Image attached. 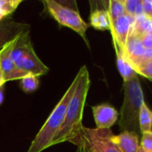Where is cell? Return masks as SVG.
<instances>
[{
    "mask_svg": "<svg viewBox=\"0 0 152 152\" xmlns=\"http://www.w3.org/2000/svg\"><path fill=\"white\" fill-rule=\"evenodd\" d=\"M4 102V86L0 87V105Z\"/></svg>",
    "mask_w": 152,
    "mask_h": 152,
    "instance_id": "24",
    "label": "cell"
},
{
    "mask_svg": "<svg viewBox=\"0 0 152 152\" xmlns=\"http://www.w3.org/2000/svg\"><path fill=\"white\" fill-rule=\"evenodd\" d=\"M110 129L88 128L83 126L78 137L71 143L82 145L86 152H121L111 140Z\"/></svg>",
    "mask_w": 152,
    "mask_h": 152,
    "instance_id": "5",
    "label": "cell"
},
{
    "mask_svg": "<svg viewBox=\"0 0 152 152\" xmlns=\"http://www.w3.org/2000/svg\"><path fill=\"white\" fill-rule=\"evenodd\" d=\"M90 25L98 30H110L111 24L107 9H92L90 14Z\"/></svg>",
    "mask_w": 152,
    "mask_h": 152,
    "instance_id": "12",
    "label": "cell"
},
{
    "mask_svg": "<svg viewBox=\"0 0 152 152\" xmlns=\"http://www.w3.org/2000/svg\"><path fill=\"white\" fill-rule=\"evenodd\" d=\"M11 57L16 67L27 73L35 76H42L49 71V69L37 57L32 45L29 31L20 35L11 51Z\"/></svg>",
    "mask_w": 152,
    "mask_h": 152,
    "instance_id": "4",
    "label": "cell"
},
{
    "mask_svg": "<svg viewBox=\"0 0 152 152\" xmlns=\"http://www.w3.org/2000/svg\"><path fill=\"white\" fill-rule=\"evenodd\" d=\"M140 146L145 152H152V131L142 134Z\"/></svg>",
    "mask_w": 152,
    "mask_h": 152,
    "instance_id": "18",
    "label": "cell"
},
{
    "mask_svg": "<svg viewBox=\"0 0 152 152\" xmlns=\"http://www.w3.org/2000/svg\"><path fill=\"white\" fill-rule=\"evenodd\" d=\"M30 25L28 23L14 21L4 19L0 20V49L9 42L16 39L20 35L29 31Z\"/></svg>",
    "mask_w": 152,
    "mask_h": 152,
    "instance_id": "9",
    "label": "cell"
},
{
    "mask_svg": "<svg viewBox=\"0 0 152 152\" xmlns=\"http://www.w3.org/2000/svg\"><path fill=\"white\" fill-rule=\"evenodd\" d=\"M76 152H86V151L82 145H79V146H77V150Z\"/></svg>",
    "mask_w": 152,
    "mask_h": 152,
    "instance_id": "26",
    "label": "cell"
},
{
    "mask_svg": "<svg viewBox=\"0 0 152 152\" xmlns=\"http://www.w3.org/2000/svg\"><path fill=\"white\" fill-rule=\"evenodd\" d=\"M139 126L142 134L152 131V110L146 102L142 104L139 114Z\"/></svg>",
    "mask_w": 152,
    "mask_h": 152,
    "instance_id": "14",
    "label": "cell"
},
{
    "mask_svg": "<svg viewBox=\"0 0 152 152\" xmlns=\"http://www.w3.org/2000/svg\"><path fill=\"white\" fill-rule=\"evenodd\" d=\"M142 44L145 49H152V32L145 34L142 37Z\"/></svg>",
    "mask_w": 152,
    "mask_h": 152,
    "instance_id": "22",
    "label": "cell"
},
{
    "mask_svg": "<svg viewBox=\"0 0 152 152\" xmlns=\"http://www.w3.org/2000/svg\"><path fill=\"white\" fill-rule=\"evenodd\" d=\"M137 152H145V151H144L142 149V147L140 146V147H139V149H138V151H137Z\"/></svg>",
    "mask_w": 152,
    "mask_h": 152,
    "instance_id": "27",
    "label": "cell"
},
{
    "mask_svg": "<svg viewBox=\"0 0 152 152\" xmlns=\"http://www.w3.org/2000/svg\"><path fill=\"white\" fill-rule=\"evenodd\" d=\"M2 49V48H1ZM1 49H0V55H1Z\"/></svg>",
    "mask_w": 152,
    "mask_h": 152,
    "instance_id": "28",
    "label": "cell"
},
{
    "mask_svg": "<svg viewBox=\"0 0 152 152\" xmlns=\"http://www.w3.org/2000/svg\"><path fill=\"white\" fill-rule=\"evenodd\" d=\"M4 83H5V81H4V79L3 77V74H2V71L0 69V87L3 86L4 85Z\"/></svg>",
    "mask_w": 152,
    "mask_h": 152,
    "instance_id": "25",
    "label": "cell"
},
{
    "mask_svg": "<svg viewBox=\"0 0 152 152\" xmlns=\"http://www.w3.org/2000/svg\"><path fill=\"white\" fill-rule=\"evenodd\" d=\"M78 79L79 77L77 74L76 77L72 81L71 85L69 86L62 98L54 107L47 120L43 125L39 132L37 134L27 152H42L52 146V142L56 134L61 129L64 122L68 105L76 91Z\"/></svg>",
    "mask_w": 152,
    "mask_h": 152,
    "instance_id": "2",
    "label": "cell"
},
{
    "mask_svg": "<svg viewBox=\"0 0 152 152\" xmlns=\"http://www.w3.org/2000/svg\"><path fill=\"white\" fill-rule=\"evenodd\" d=\"M44 4L49 13L61 26L68 27L78 33L89 47V42L86 37V30L89 24L81 18L78 10L61 5L54 0H45Z\"/></svg>",
    "mask_w": 152,
    "mask_h": 152,
    "instance_id": "6",
    "label": "cell"
},
{
    "mask_svg": "<svg viewBox=\"0 0 152 152\" xmlns=\"http://www.w3.org/2000/svg\"><path fill=\"white\" fill-rule=\"evenodd\" d=\"M107 11L111 24L119 17L126 14L124 0H110L109 2V6L107 7Z\"/></svg>",
    "mask_w": 152,
    "mask_h": 152,
    "instance_id": "15",
    "label": "cell"
},
{
    "mask_svg": "<svg viewBox=\"0 0 152 152\" xmlns=\"http://www.w3.org/2000/svg\"><path fill=\"white\" fill-rule=\"evenodd\" d=\"M116 50V54H117V66L118 69V71L120 75L122 76L124 82L130 81L136 77L138 74L134 70V69L131 66V64L126 60L124 57L123 52L117 46H114Z\"/></svg>",
    "mask_w": 152,
    "mask_h": 152,
    "instance_id": "13",
    "label": "cell"
},
{
    "mask_svg": "<svg viewBox=\"0 0 152 152\" xmlns=\"http://www.w3.org/2000/svg\"><path fill=\"white\" fill-rule=\"evenodd\" d=\"M137 74H140L149 79L152 80V60L147 62L143 67L136 70Z\"/></svg>",
    "mask_w": 152,
    "mask_h": 152,
    "instance_id": "20",
    "label": "cell"
},
{
    "mask_svg": "<svg viewBox=\"0 0 152 152\" xmlns=\"http://www.w3.org/2000/svg\"><path fill=\"white\" fill-rule=\"evenodd\" d=\"M143 15L152 20V0H142Z\"/></svg>",
    "mask_w": 152,
    "mask_h": 152,
    "instance_id": "21",
    "label": "cell"
},
{
    "mask_svg": "<svg viewBox=\"0 0 152 152\" xmlns=\"http://www.w3.org/2000/svg\"><path fill=\"white\" fill-rule=\"evenodd\" d=\"M143 15V11H142V0H138V4L136 6V11H135V18L140 17Z\"/></svg>",
    "mask_w": 152,
    "mask_h": 152,
    "instance_id": "23",
    "label": "cell"
},
{
    "mask_svg": "<svg viewBox=\"0 0 152 152\" xmlns=\"http://www.w3.org/2000/svg\"><path fill=\"white\" fill-rule=\"evenodd\" d=\"M135 18H131L126 14L119 17L110 26V33L112 35L114 46L118 47L124 52L127 39L130 35L131 28L134 24Z\"/></svg>",
    "mask_w": 152,
    "mask_h": 152,
    "instance_id": "8",
    "label": "cell"
},
{
    "mask_svg": "<svg viewBox=\"0 0 152 152\" xmlns=\"http://www.w3.org/2000/svg\"><path fill=\"white\" fill-rule=\"evenodd\" d=\"M124 102L120 110L118 125L123 131L140 134L139 114L144 102L143 93L138 76L134 79L124 82Z\"/></svg>",
    "mask_w": 152,
    "mask_h": 152,
    "instance_id": "3",
    "label": "cell"
},
{
    "mask_svg": "<svg viewBox=\"0 0 152 152\" xmlns=\"http://www.w3.org/2000/svg\"><path fill=\"white\" fill-rule=\"evenodd\" d=\"M39 86V77L35 75H28L20 79V87L25 93H33Z\"/></svg>",
    "mask_w": 152,
    "mask_h": 152,
    "instance_id": "17",
    "label": "cell"
},
{
    "mask_svg": "<svg viewBox=\"0 0 152 152\" xmlns=\"http://www.w3.org/2000/svg\"><path fill=\"white\" fill-rule=\"evenodd\" d=\"M92 110L98 129H110L117 122L119 116L117 110L107 103L93 106Z\"/></svg>",
    "mask_w": 152,
    "mask_h": 152,
    "instance_id": "10",
    "label": "cell"
},
{
    "mask_svg": "<svg viewBox=\"0 0 152 152\" xmlns=\"http://www.w3.org/2000/svg\"><path fill=\"white\" fill-rule=\"evenodd\" d=\"M138 0H124L126 14L131 18H135V11Z\"/></svg>",
    "mask_w": 152,
    "mask_h": 152,
    "instance_id": "19",
    "label": "cell"
},
{
    "mask_svg": "<svg viewBox=\"0 0 152 152\" xmlns=\"http://www.w3.org/2000/svg\"><path fill=\"white\" fill-rule=\"evenodd\" d=\"M15 41H16V39H14L12 42H9L1 49L0 69L2 71L3 77L5 82L21 79L24 77L28 75V74L20 70L16 67L14 61H12V59L11 57V51L15 44Z\"/></svg>",
    "mask_w": 152,
    "mask_h": 152,
    "instance_id": "7",
    "label": "cell"
},
{
    "mask_svg": "<svg viewBox=\"0 0 152 152\" xmlns=\"http://www.w3.org/2000/svg\"><path fill=\"white\" fill-rule=\"evenodd\" d=\"M77 75L79 77L77 86L68 105L64 122L56 134L52 146L66 142H72L78 137L84 126L82 124L83 113L91 83L86 66L81 67Z\"/></svg>",
    "mask_w": 152,
    "mask_h": 152,
    "instance_id": "1",
    "label": "cell"
},
{
    "mask_svg": "<svg viewBox=\"0 0 152 152\" xmlns=\"http://www.w3.org/2000/svg\"><path fill=\"white\" fill-rule=\"evenodd\" d=\"M21 2L22 0H0V20L12 14Z\"/></svg>",
    "mask_w": 152,
    "mask_h": 152,
    "instance_id": "16",
    "label": "cell"
},
{
    "mask_svg": "<svg viewBox=\"0 0 152 152\" xmlns=\"http://www.w3.org/2000/svg\"><path fill=\"white\" fill-rule=\"evenodd\" d=\"M114 144L121 152H137L140 144L138 134L129 131H123L118 135L111 137Z\"/></svg>",
    "mask_w": 152,
    "mask_h": 152,
    "instance_id": "11",
    "label": "cell"
}]
</instances>
